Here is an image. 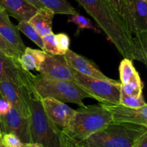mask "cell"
<instances>
[{"instance_id": "6da1fadb", "label": "cell", "mask_w": 147, "mask_h": 147, "mask_svg": "<svg viewBox=\"0 0 147 147\" xmlns=\"http://www.w3.org/2000/svg\"><path fill=\"white\" fill-rule=\"evenodd\" d=\"M95 20L124 58L136 60L134 37L124 19L108 0H76Z\"/></svg>"}, {"instance_id": "7a4b0ae2", "label": "cell", "mask_w": 147, "mask_h": 147, "mask_svg": "<svg viewBox=\"0 0 147 147\" xmlns=\"http://www.w3.org/2000/svg\"><path fill=\"white\" fill-rule=\"evenodd\" d=\"M111 122V115L101 104L84 105L75 110L68 124L60 131V135L74 142H80Z\"/></svg>"}, {"instance_id": "3957f363", "label": "cell", "mask_w": 147, "mask_h": 147, "mask_svg": "<svg viewBox=\"0 0 147 147\" xmlns=\"http://www.w3.org/2000/svg\"><path fill=\"white\" fill-rule=\"evenodd\" d=\"M146 133L144 125L111 122L83 141L73 142L80 147H133Z\"/></svg>"}, {"instance_id": "277c9868", "label": "cell", "mask_w": 147, "mask_h": 147, "mask_svg": "<svg viewBox=\"0 0 147 147\" xmlns=\"http://www.w3.org/2000/svg\"><path fill=\"white\" fill-rule=\"evenodd\" d=\"M30 135L34 147H61L60 131L46 115L41 101L35 92L29 101Z\"/></svg>"}, {"instance_id": "5b68a950", "label": "cell", "mask_w": 147, "mask_h": 147, "mask_svg": "<svg viewBox=\"0 0 147 147\" xmlns=\"http://www.w3.org/2000/svg\"><path fill=\"white\" fill-rule=\"evenodd\" d=\"M121 16L131 34L135 35L136 60L147 61V4L144 0H123Z\"/></svg>"}, {"instance_id": "8992f818", "label": "cell", "mask_w": 147, "mask_h": 147, "mask_svg": "<svg viewBox=\"0 0 147 147\" xmlns=\"http://www.w3.org/2000/svg\"><path fill=\"white\" fill-rule=\"evenodd\" d=\"M33 87L40 99L51 97L83 107V99L90 97L73 81L50 79L40 74L34 75Z\"/></svg>"}, {"instance_id": "52a82bcc", "label": "cell", "mask_w": 147, "mask_h": 147, "mask_svg": "<svg viewBox=\"0 0 147 147\" xmlns=\"http://www.w3.org/2000/svg\"><path fill=\"white\" fill-rule=\"evenodd\" d=\"M82 90L101 104L119 103L121 84L117 80L108 81L85 76L74 71L73 80Z\"/></svg>"}, {"instance_id": "ba28073f", "label": "cell", "mask_w": 147, "mask_h": 147, "mask_svg": "<svg viewBox=\"0 0 147 147\" xmlns=\"http://www.w3.org/2000/svg\"><path fill=\"white\" fill-rule=\"evenodd\" d=\"M33 77L34 75L31 72L22 68L18 59L0 51V82L8 81L19 87L34 91Z\"/></svg>"}, {"instance_id": "9c48e42d", "label": "cell", "mask_w": 147, "mask_h": 147, "mask_svg": "<svg viewBox=\"0 0 147 147\" xmlns=\"http://www.w3.org/2000/svg\"><path fill=\"white\" fill-rule=\"evenodd\" d=\"M0 129L1 134L13 133L22 143L34 147L31 144L30 117L24 116L12 107L8 113L0 116Z\"/></svg>"}, {"instance_id": "30bf717a", "label": "cell", "mask_w": 147, "mask_h": 147, "mask_svg": "<svg viewBox=\"0 0 147 147\" xmlns=\"http://www.w3.org/2000/svg\"><path fill=\"white\" fill-rule=\"evenodd\" d=\"M37 71L44 77L50 79L73 81L74 70L68 65L63 55L47 53Z\"/></svg>"}, {"instance_id": "8fae6325", "label": "cell", "mask_w": 147, "mask_h": 147, "mask_svg": "<svg viewBox=\"0 0 147 147\" xmlns=\"http://www.w3.org/2000/svg\"><path fill=\"white\" fill-rule=\"evenodd\" d=\"M35 91L17 86L15 84L8 81L0 82V93L3 97L10 102L13 108L26 117H30L29 101L32 94Z\"/></svg>"}, {"instance_id": "7c38bea8", "label": "cell", "mask_w": 147, "mask_h": 147, "mask_svg": "<svg viewBox=\"0 0 147 147\" xmlns=\"http://www.w3.org/2000/svg\"><path fill=\"white\" fill-rule=\"evenodd\" d=\"M101 105L111 114L112 122L138 124L147 127V105L140 108H129L119 103Z\"/></svg>"}, {"instance_id": "4fadbf2b", "label": "cell", "mask_w": 147, "mask_h": 147, "mask_svg": "<svg viewBox=\"0 0 147 147\" xmlns=\"http://www.w3.org/2000/svg\"><path fill=\"white\" fill-rule=\"evenodd\" d=\"M40 101L47 118L58 128H64L75 113L67 104L54 98H43Z\"/></svg>"}, {"instance_id": "5bb4252c", "label": "cell", "mask_w": 147, "mask_h": 147, "mask_svg": "<svg viewBox=\"0 0 147 147\" xmlns=\"http://www.w3.org/2000/svg\"><path fill=\"white\" fill-rule=\"evenodd\" d=\"M63 56L69 66L73 70L81 74L90 76V77L104 79V80H113L108 77L103 72L100 71V69L93 61L86 59V57L81 55L75 53L74 51L70 49H68Z\"/></svg>"}, {"instance_id": "9a60e30c", "label": "cell", "mask_w": 147, "mask_h": 147, "mask_svg": "<svg viewBox=\"0 0 147 147\" xmlns=\"http://www.w3.org/2000/svg\"><path fill=\"white\" fill-rule=\"evenodd\" d=\"M0 7L19 22H28L38 10L27 0H0Z\"/></svg>"}, {"instance_id": "2e32d148", "label": "cell", "mask_w": 147, "mask_h": 147, "mask_svg": "<svg viewBox=\"0 0 147 147\" xmlns=\"http://www.w3.org/2000/svg\"><path fill=\"white\" fill-rule=\"evenodd\" d=\"M0 35L20 56L22 54L26 46L22 40L20 31L17 26L11 22L7 13L2 10H0Z\"/></svg>"}, {"instance_id": "e0dca14e", "label": "cell", "mask_w": 147, "mask_h": 147, "mask_svg": "<svg viewBox=\"0 0 147 147\" xmlns=\"http://www.w3.org/2000/svg\"><path fill=\"white\" fill-rule=\"evenodd\" d=\"M55 13L47 8L37 10L36 14L30 19L28 22L35 29L41 37L53 33V20Z\"/></svg>"}, {"instance_id": "ac0fdd59", "label": "cell", "mask_w": 147, "mask_h": 147, "mask_svg": "<svg viewBox=\"0 0 147 147\" xmlns=\"http://www.w3.org/2000/svg\"><path fill=\"white\" fill-rule=\"evenodd\" d=\"M47 54V53L42 50L26 47L24 51L19 59V62L22 68L25 71H38L40 64L45 60Z\"/></svg>"}, {"instance_id": "d6986e66", "label": "cell", "mask_w": 147, "mask_h": 147, "mask_svg": "<svg viewBox=\"0 0 147 147\" xmlns=\"http://www.w3.org/2000/svg\"><path fill=\"white\" fill-rule=\"evenodd\" d=\"M45 8L52 10L55 14H78L76 9L67 0H38Z\"/></svg>"}, {"instance_id": "ffe728a7", "label": "cell", "mask_w": 147, "mask_h": 147, "mask_svg": "<svg viewBox=\"0 0 147 147\" xmlns=\"http://www.w3.org/2000/svg\"><path fill=\"white\" fill-rule=\"evenodd\" d=\"M144 84L141 79L139 73L136 74L126 84H121V90L129 96L139 97L143 95Z\"/></svg>"}, {"instance_id": "44dd1931", "label": "cell", "mask_w": 147, "mask_h": 147, "mask_svg": "<svg viewBox=\"0 0 147 147\" xmlns=\"http://www.w3.org/2000/svg\"><path fill=\"white\" fill-rule=\"evenodd\" d=\"M121 84H126L130 82L131 79L138 73L135 69L131 59L124 58L121 61L119 66Z\"/></svg>"}, {"instance_id": "7402d4cb", "label": "cell", "mask_w": 147, "mask_h": 147, "mask_svg": "<svg viewBox=\"0 0 147 147\" xmlns=\"http://www.w3.org/2000/svg\"><path fill=\"white\" fill-rule=\"evenodd\" d=\"M19 31H21L24 33L28 38L32 42H34L37 46H38L42 50H44V46H43L42 38L38 34L35 29L27 21L20 22L18 25L17 26Z\"/></svg>"}, {"instance_id": "603a6c76", "label": "cell", "mask_w": 147, "mask_h": 147, "mask_svg": "<svg viewBox=\"0 0 147 147\" xmlns=\"http://www.w3.org/2000/svg\"><path fill=\"white\" fill-rule=\"evenodd\" d=\"M119 104L132 108H140L142 107L147 105L143 95L140 96L139 97H134L126 95L121 90Z\"/></svg>"}, {"instance_id": "cb8c5ba5", "label": "cell", "mask_w": 147, "mask_h": 147, "mask_svg": "<svg viewBox=\"0 0 147 147\" xmlns=\"http://www.w3.org/2000/svg\"><path fill=\"white\" fill-rule=\"evenodd\" d=\"M44 46V51L50 55H62L57 48L55 35L53 33L42 37Z\"/></svg>"}, {"instance_id": "d4e9b609", "label": "cell", "mask_w": 147, "mask_h": 147, "mask_svg": "<svg viewBox=\"0 0 147 147\" xmlns=\"http://www.w3.org/2000/svg\"><path fill=\"white\" fill-rule=\"evenodd\" d=\"M69 21L76 24L80 29H90L94 31L98 32V30L93 25L91 21L89 19L84 16L80 15L78 13L70 15V19Z\"/></svg>"}, {"instance_id": "484cf974", "label": "cell", "mask_w": 147, "mask_h": 147, "mask_svg": "<svg viewBox=\"0 0 147 147\" xmlns=\"http://www.w3.org/2000/svg\"><path fill=\"white\" fill-rule=\"evenodd\" d=\"M1 143L4 147H30L22 142L20 138L13 133H3L1 135Z\"/></svg>"}, {"instance_id": "4316f807", "label": "cell", "mask_w": 147, "mask_h": 147, "mask_svg": "<svg viewBox=\"0 0 147 147\" xmlns=\"http://www.w3.org/2000/svg\"><path fill=\"white\" fill-rule=\"evenodd\" d=\"M55 37L59 51L62 55H64L70 47V37L65 33H59V34L55 35Z\"/></svg>"}, {"instance_id": "83f0119b", "label": "cell", "mask_w": 147, "mask_h": 147, "mask_svg": "<svg viewBox=\"0 0 147 147\" xmlns=\"http://www.w3.org/2000/svg\"><path fill=\"white\" fill-rule=\"evenodd\" d=\"M0 51L3 52L4 53L7 54V56H11V57L16 58V59H20V55L12 46H10L4 38L2 36L0 35Z\"/></svg>"}, {"instance_id": "f1b7e54d", "label": "cell", "mask_w": 147, "mask_h": 147, "mask_svg": "<svg viewBox=\"0 0 147 147\" xmlns=\"http://www.w3.org/2000/svg\"><path fill=\"white\" fill-rule=\"evenodd\" d=\"M11 105L10 102L6 100L0 93V116L5 115L11 110Z\"/></svg>"}, {"instance_id": "f546056e", "label": "cell", "mask_w": 147, "mask_h": 147, "mask_svg": "<svg viewBox=\"0 0 147 147\" xmlns=\"http://www.w3.org/2000/svg\"><path fill=\"white\" fill-rule=\"evenodd\" d=\"M60 145L61 147H80L76 145L73 141L67 139L65 137L60 135Z\"/></svg>"}, {"instance_id": "4dcf8cb0", "label": "cell", "mask_w": 147, "mask_h": 147, "mask_svg": "<svg viewBox=\"0 0 147 147\" xmlns=\"http://www.w3.org/2000/svg\"><path fill=\"white\" fill-rule=\"evenodd\" d=\"M112 7L121 15V9L123 4V0H108Z\"/></svg>"}, {"instance_id": "1f68e13d", "label": "cell", "mask_w": 147, "mask_h": 147, "mask_svg": "<svg viewBox=\"0 0 147 147\" xmlns=\"http://www.w3.org/2000/svg\"><path fill=\"white\" fill-rule=\"evenodd\" d=\"M133 147H147V133L138 140Z\"/></svg>"}, {"instance_id": "d6a6232c", "label": "cell", "mask_w": 147, "mask_h": 147, "mask_svg": "<svg viewBox=\"0 0 147 147\" xmlns=\"http://www.w3.org/2000/svg\"><path fill=\"white\" fill-rule=\"evenodd\" d=\"M27 1H28L29 2H30L32 4H33V5H34L36 8L38 9V10L45 8L44 6H43L38 0H27Z\"/></svg>"}, {"instance_id": "836d02e7", "label": "cell", "mask_w": 147, "mask_h": 147, "mask_svg": "<svg viewBox=\"0 0 147 147\" xmlns=\"http://www.w3.org/2000/svg\"><path fill=\"white\" fill-rule=\"evenodd\" d=\"M1 135H2V134H1V129H0V143L1 142Z\"/></svg>"}, {"instance_id": "e575fe53", "label": "cell", "mask_w": 147, "mask_h": 147, "mask_svg": "<svg viewBox=\"0 0 147 147\" xmlns=\"http://www.w3.org/2000/svg\"><path fill=\"white\" fill-rule=\"evenodd\" d=\"M0 147H4V145H3V144H2V143H0Z\"/></svg>"}, {"instance_id": "d590c367", "label": "cell", "mask_w": 147, "mask_h": 147, "mask_svg": "<svg viewBox=\"0 0 147 147\" xmlns=\"http://www.w3.org/2000/svg\"><path fill=\"white\" fill-rule=\"evenodd\" d=\"M144 1H147V0H144Z\"/></svg>"}, {"instance_id": "8d00e7d4", "label": "cell", "mask_w": 147, "mask_h": 147, "mask_svg": "<svg viewBox=\"0 0 147 147\" xmlns=\"http://www.w3.org/2000/svg\"><path fill=\"white\" fill-rule=\"evenodd\" d=\"M75 144H76V143H75ZM76 145H77V144H76Z\"/></svg>"}, {"instance_id": "74e56055", "label": "cell", "mask_w": 147, "mask_h": 147, "mask_svg": "<svg viewBox=\"0 0 147 147\" xmlns=\"http://www.w3.org/2000/svg\"><path fill=\"white\" fill-rule=\"evenodd\" d=\"M0 10H1V7H0Z\"/></svg>"}]
</instances>
